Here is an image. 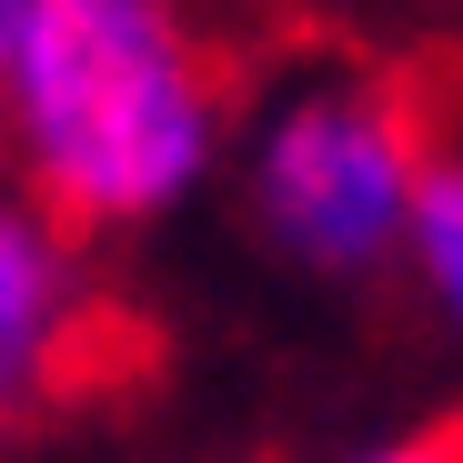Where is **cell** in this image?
Wrapping results in <instances>:
<instances>
[{
    "instance_id": "cell-1",
    "label": "cell",
    "mask_w": 463,
    "mask_h": 463,
    "mask_svg": "<svg viewBox=\"0 0 463 463\" xmlns=\"http://www.w3.org/2000/svg\"><path fill=\"white\" fill-rule=\"evenodd\" d=\"M0 111L51 222H151L202 182L222 131L172 0H31Z\"/></svg>"
},
{
    "instance_id": "cell-2",
    "label": "cell",
    "mask_w": 463,
    "mask_h": 463,
    "mask_svg": "<svg viewBox=\"0 0 463 463\" xmlns=\"http://www.w3.org/2000/svg\"><path fill=\"white\" fill-rule=\"evenodd\" d=\"M413 182H423L413 121L353 81L292 91L252 141V202L272 222V242H292L323 272H363L393 252L413 222Z\"/></svg>"
},
{
    "instance_id": "cell-3",
    "label": "cell",
    "mask_w": 463,
    "mask_h": 463,
    "mask_svg": "<svg viewBox=\"0 0 463 463\" xmlns=\"http://www.w3.org/2000/svg\"><path fill=\"white\" fill-rule=\"evenodd\" d=\"M71 353V252L61 222L0 192V423L41 403V383Z\"/></svg>"
},
{
    "instance_id": "cell-4",
    "label": "cell",
    "mask_w": 463,
    "mask_h": 463,
    "mask_svg": "<svg viewBox=\"0 0 463 463\" xmlns=\"http://www.w3.org/2000/svg\"><path fill=\"white\" fill-rule=\"evenodd\" d=\"M403 242H413V262H423L433 302H443V313L463 323V151H443V162H423Z\"/></svg>"
},
{
    "instance_id": "cell-5",
    "label": "cell",
    "mask_w": 463,
    "mask_h": 463,
    "mask_svg": "<svg viewBox=\"0 0 463 463\" xmlns=\"http://www.w3.org/2000/svg\"><path fill=\"white\" fill-rule=\"evenodd\" d=\"M363 463H463V433H413V443H383Z\"/></svg>"
},
{
    "instance_id": "cell-6",
    "label": "cell",
    "mask_w": 463,
    "mask_h": 463,
    "mask_svg": "<svg viewBox=\"0 0 463 463\" xmlns=\"http://www.w3.org/2000/svg\"><path fill=\"white\" fill-rule=\"evenodd\" d=\"M21 21H31V0H0V81H11V51H21Z\"/></svg>"
}]
</instances>
